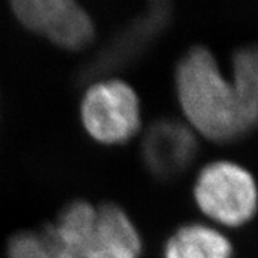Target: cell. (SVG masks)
I'll list each match as a JSON object with an SVG mask.
<instances>
[{
	"label": "cell",
	"mask_w": 258,
	"mask_h": 258,
	"mask_svg": "<svg viewBox=\"0 0 258 258\" xmlns=\"http://www.w3.org/2000/svg\"><path fill=\"white\" fill-rule=\"evenodd\" d=\"M192 200L205 222L225 232L241 230L258 215V179L237 159H211L194 178Z\"/></svg>",
	"instance_id": "3"
},
{
	"label": "cell",
	"mask_w": 258,
	"mask_h": 258,
	"mask_svg": "<svg viewBox=\"0 0 258 258\" xmlns=\"http://www.w3.org/2000/svg\"><path fill=\"white\" fill-rule=\"evenodd\" d=\"M56 258H141L142 238L126 211L78 200L43 231Z\"/></svg>",
	"instance_id": "2"
},
{
	"label": "cell",
	"mask_w": 258,
	"mask_h": 258,
	"mask_svg": "<svg viewBox=\"0 0 258 258\" xmlns=\"http://www.w3.org/2000/svg\"><path fill=\"white\" fill-rule=\"evenodd\" d=\"M12 12L22 26L66 50H82L95 37L91 15L74 0H16Z\"/></svg>",
	"instance_id": "5"
},
{
	"label": "cell",
	"mask_w": 258,
	"mask_h": 258,
	"mask_svg": "<svg viewBox=\"0 0 258 258\" xmlns=\"http://www.w3.org/2000/svg\"><path fill=\"white\" fill-rule=\"evenodd\" d=\"M200 138L184 120L159 118L144 132L141 154L144 165L161 181H171L188 171L197 159Z\"/></svg>",
	"instance_id": "7"
},
{
	"label": "cell",
	"mask_w": 258,
	"mask_h": 258,
	"mask_svg": "<svg viewBox=\"0 0 258 258\" xmlns=\"http://www.w3.org/2000/svg\"><path fill=\"white\" fill-rule=\"evenodd\" d=\"M228 76L248 116L258 128V42L242 45L234 50Z\"/></svg>",
	"instance_id": "9"
},
{
	"label": "cell",
	"mask_w": 258,
	"mask_h": 258,
	"mask_svg": "<svg viewBox=\"0 0 258 258\" xmlns=\"http://www.w3.org/2000/svg\"><path fill=\"white\" fill-rule=\"evenodd\" d=\"M174 88L182 120L198 138L228 145L247 138L257 129L228 72L222 71L210 47L195 45L179 57Z\"/></svg>",
	"instance_id": "1"
},
{
	"label": "cell",
	"mask_w": 258,
	"mask_h": 258,
	"mask_svg": "<svg viewBox=\"0 0 258 258\" xmlns=\"http://www.w3.org/2000/svg\"><path fill=\"white\" fill-rule=\"evenodd\" d=\"M169 19L171 9L168 3H152L92 56L83 66V79L92 82L101 78H111V74L132 63L161 36Z\"/></svg>",
	"instance_id": "6"
},
{
	"label": "cell",
	"mask_w": 258,
	"mask_h": 258,
	"mask_svg": "<svg viewBox=\"0 0 258 258\" xmlns=\"http://www.w3.org/2000/svg\"><path fill=\"white\" fill-rule=\"evenodd\" d=\"M164 258H234L235 247L225 231L205 221L182 224L165 241Z\"/></svg>",
	"instance_id": "8"
},
{
	"label": "cell",
	"mask_w": 258,
	"mask_h": 258,
	"mask_svg": "<svg viewBox=\"0 0 258 258\" xmlns=\"http://www.w3.org/2000/svg\"><path fill=\"white\" fill-rule=\"evenodd\" d=\"M6 258H56L45 232L19 231L6 247Z\"/></svg>",
	"instance_id": "10"
},
{
	"label": "cell",
	"mask_w": 258,
	"mask_h": 258,
	"mask_svg": "<svg viewBox=\"0 0 258 258\" xmlns=\"http://www.w3.org/2000/svg\"><path fill=\"white\" fill-rule=\"evenodd\" d=\"M85 132L102 145H122L134 138L142 125L138 93L116 78L89 83L79 106Z\"/></svg>",
	"instance_id": "4"
}]
</instances>
